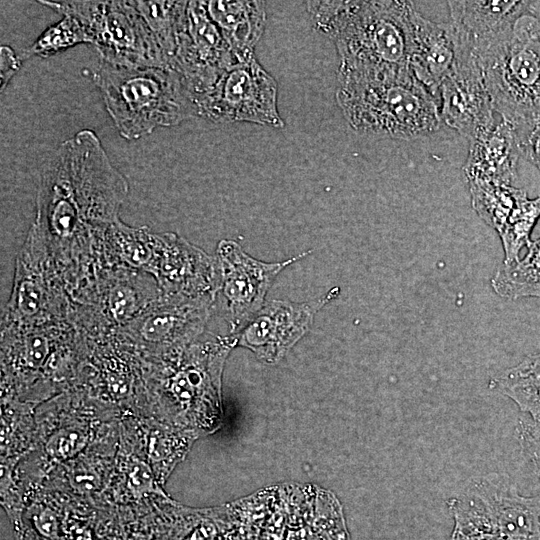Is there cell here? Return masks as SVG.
Segmentation results:
<instances>
[{
  "instance_id": "29",
  "label": "cell",
  "mask_w": 540,
  "mask_h": 540,
  "mask_svg": "<svg viewBox=\"0 0 540 540\" xmlns=\"http://www.w3.org/2000/svg\"><path fill=\"white\" fill-rule=\"evenodd\" d=\"M34 526L45 538L53 540L58 537V519L50 509H45L34 517Z\"/></svg>"
},
{
  "instance_id": "17",
  "label": "cell",
  "mask_w": 540,
  "mask_h": 540,
  "mask_svg": "<svg viewBox=\"0 0 540 540\" xmlns=\"http://www.w3.org/2000/svg\"><path fill=\"white\" fill-rule=\"evenodd\" d=\"M456 56L453 25L434 22L415 10L409 67L414 76L440 101L439 89Z\"/></svg>"
},
{
  "instance_id": "5",
  "label": "cell",
  "mask_w": 540,
  "mask_h": 540,
  "mask_svg": "<svg viewBox=\"0 0 540 540\" xmlns=\"http://www.w3.org/2000/svg\"><path fill=\"white\" fill-rule=\"evenodd\" d=\"M480 63L494 111L515 131L540 121V34L529 13Z\"/></svg>"
},
{
  "instance_id": "4",
  "label": "cell",
  "mask_w": 540,
  "mask_h": 540,
  "mask_svg": "<svg viewBox=\"0 0 540 540\" xmlns=\"http://www.w3.org/2000/svg\"><path fill=\"white\" fill-rule=\"evenodd\" d=\"M94 80L119 134L127 140L198 115L181 76L171 67L133 68L102 62Z\"/></svg>"
},
{
  "instance_id": "20",
  "label": "cell",
  "mask_w": 540,
  "mask_h": 540,
  "mask_svg": "<svg viewBox=\"0 0 540 540\" xmlns=\"http://www.w3.org/2000/svg\"><path fill=\"white\" fill-rule=\"evenodd\" d=\"M489 386L510 398L521 412L540 420V351L493 377Z\"/></svg>"
},
{
  "instance_id": "31",
  "label": "cell",
  "mask_w": 540,
  "mask_h": 540,
  "mask_svg": "<svg viewBox=\"0 0 540 540\" xmlns=\"http://www.w3.org/2000/svg\"><path fill=\"white\" fill-rule=\"evenodd\" d=\"M529 14L532 15L536 20L540 34V0L529 1Z\"/></svg>"
},
{
  "instance_id": "6",
  "label": "cell",
  "mask_w": 540,
  "mask_h": 540,
  "mask_svg": "<svg viewBox=\"0 0 540 540\" xmlns=\"http://www.w3.org/2000/svg\"><path fill=\"white\" fill-rule=\"evenodd\" d=\"M447 507L455 528L500 540H540V494H519L505 475L470 478Z\"/></svg>"
},
{
  "instance_id": "1",
  "label": "cell",
  "mask_w": 540,
  "mask_h": 540,
  "mask_svg": "<svg viewBox=\"0 0 540 540\" xmlns=\"http://www.w3.org/2000/svg\"><path fill=\"white\" fill-rule=\"evenodd\" d=\"M128 192L99 138L81 130L64 141L42 173L33 225L41 233L69 294L96 269L108 228Z\"/></svg>"
},
{
  "instance_id": "2",
  "label": "cell",
  "mask_w": 540,
  "mask_h": 540,
  "mask_svg": "<svg viewBox=\"0 0 540 540\" xmlns=\"http://www.w3.org/2000/svg\"><path fill=\"white\" fill-rule=\"evenodd\" d=\"M315 28L335 44L338 76L410 69L412 1H310Z\"/></svg>"
},
{
  "instance_id": "3",
  "label": "cell",
  "mask_w": 540,
  "mask_h": 540,
  "mask_svg": "<svg viewBox=\"0 0 540 540\" xmlns=\"http://www.w3.org/2000/svg\"><path fill=\"white\" fill-rule=\"evenodd\" d=\"M337 79V104L360 134L408 140L434 133L443 123L439 99L411 69Z\"/></svg>"
},
{
  "instance_id": "10",
  "label": "cell",
  "mask_w": 540,
  "mask_h": 540,
  "mask_svg": "<svg viewBox=\"0 0 540 540\" xmlns=\"http://www.w3.org/2000/svg\"><path fill=\"white\" fill-rule=\"evenodd\" d=\"M235 60L204 1H188L186 25L169 66L181 76L197 114L201 103Z\"/></svg>"
},
{
  "instance_id": "12",
  "label": "cell",
  "mask_w": 540,
  "mask_h": 540,
  "mask_svg": "<svg viewBox=\"0 0 540 540\" xmlns=\"http://www.w3.org/2000/svg\"><path fill=\"white\" fill-rule=\"evenodd\" d=\"M216 261L183 237L160 233L155 234L152 257L144 272L156 280L163 296L214 301L220 290Z\"/></svg>"
},
{
  "instance_id": "27",
  "label": "cell",
  "mask_w": 540,
  "mask_h": 540,
  "mask_svg": "<svg viewBox=\"0 0 540 540\" xmlns=\"http://www.w3.org/2000/svg\"><path fill=\"white\" fill-rule=\"evenodd\" d=\"M515 133L521 156L540 170V121Z\"/></svg>"
},
{
  "instance_id": "14",
  "label": "cell",
  "mask_w": 540,
  "mask_h": 540,
  "mask_svg": "<svg viewBox=\"0 0 540 540\" xmlns=\"http://www.w3.org/2000/svg\"><path fill=\"white\" fill-rule=\"evenodd\" d=\"M331 289L313 303L272 300L234 337L237 345L250 349L268 363H276L309 330L314 315L338 292Z\"/></svg>"
},
{
  "instance_id": "18",
  "label": "cell",
  "mask_w": 540,
  "mask_h": 540,
  "mask_svg": "<svg viewBox=\"0 0 540 540\" xmlns=\"http://www.w3.org/2000/svg\"><path fill=\"white\" fill-rule=\"evenodd\" d=\"M463 166L467 183L485 182L512 185L521 156L513 127L501 120L470 140Z\"/></svg>"
},
{
  "instance_id": "21",
  "label": "cell",
  "mask_w": 540,
  "mask_h": 540,
  "mask_svg": "<svg viewBox=\"0 0 540 540\" xmlns=\"http://www.w3.org/2000/svg\"><path fill=\"white\" fill-rule=\"evenodd\" d=\"M491 287L502 298H540V237L532 240L524 257L504 264L491 279Z\"/></svg>"
},
{
  "instance_id": "13",
  "label": "cell",
  "mask_w": 540,
  "mask_h": 540,
  "mask_svg": "<svg viewBox=\"0 0 540 540\" xmlns=\"http://www.w3.org/2000/svg\"><path fill=\"white\" fill-rule=\"evenodd\" d=\"M453 67L440 85L442 121L469 140L495 123L482 65L455 32Z\"/></svg>"
},
{
  "instance_id": "19",
  "label": "cell",
  "mask_w": 540,
  "mask_h": 540,
  "mask_svg": "<svg viewBox=\"0 0 540 540\" xmlns=\"http://www.w3.org/2000/svg\"><path fill=\"white\" fill-rule=\"evenodd\" d=\"M235 59L254 54L266 24L263 1H204Z\"/></svg>"
},
{
  "instance_id": "7",
  "label": "cell",
  "mask_w": 540,
  "mask_h": 540,
  "mask_svg": "<svg viewBox=\"0 0 540 540\" xmlns=\"http://www.w3.org/2000/svg\"><path fill=\"white\" fill-rule=\"evenodd\" d=\"M84 24L102 62L124 67H169L156 38L131 1H39Z\"/></svg>"
},
{
  "instance_id": "28",
  "label": "cell",
  "mask_w": 540,
  "mask_h": 540,
  "mask_svg": "<svg viewBox=\"0 0 540 540\" xmlns=\"http://www.w3.org/2000/svg\"><path fill=\"white\" fill-rule=\"evenodd\" d=\"M20 58L17 57L14 51L8 46L0 48V78L1 91L6 87L11 77L20 67Z\"/></svg>"
},
{
  "instance_id": "9",
  "label": "cell",
  "mask_w": 540,
  "mask_h": 540,
  "mask_svg": "<svg viewBox=\"0 0 540 540\" xmlns=\"http://www.w3.org/2000/svg\"><path fill=\"white\" fill-rule=\"evenodd\" d=\"M198 115L213 122L284 127L277 106V83L254 54L235 60L201 103Z\"/></svg>"
},
{
  "instance_id": "23",
  "label": "cell",
  "mask_w": 540,
  "mask_h": 540,
  "mask_svg": "<svg viewBox=\"0 0 540 540\" xmlns=\"http://www.w3.org/2000/svg\"><path fill=\"white\" fill-rule=\"evenodd\" d=\"M468 186L473 209L498 235L527 194L525 190L508 184L470 182Z\"/></svg>"
},
{
  "instance_id": "15",
  "label": "cell",
  "mask_w": 540,
  "mask_h": 540,
  "mask_svg": "<svg viewBox=\"0 0 540 540\" xmlns=\"http://www.w3.org/2000/svg\"><path fill=\"white\" fill-rule=\"evenodd\" d=\"M212 303L207 299L161 295L137 318L117 331L140 344L182 348L201 335Z\"/></svg>"
},
{
  "instance_id": "30",
  "label": "cell",
  "mask_w": 540,
  "mask_h": 540,
  "mask_svg": "<svg viewBox=\"0 0 540 540\" xmlns=\"http://www.w3.org/2000/svg\"><path fill=\"white\" fill-rule=\"evenodd\" d=\"M448 540H500V539L492 535L466 531V530L453 527L452 533Z\"/></svg>"
},
{
  "instance_id": "26",
  "label": "cell",
  "mask_w": 540,
  "mask_h": 540,
  "mask_svg": "<svg viewBox=\"0 0 540 540\" xmlns=\"http://www.w3.org/2000/svg\"><path fill=\"white\" fill-rule=\"evenodd\" d=\"M515 433L522 452L531 462L540 481V420L520 418Z\"/></svg>"
},
{
  "instance_id": "22",
  "label": "cell",
  "mask_w": 540,
  "mask_h": 540,
  "mask_svg": "<svg viewBox=\"0 0 540 540\" xmlns=\"http://www.w3.org/2000/svg\"><path fill=\"white\" fill-rule=\"evenodd\" d=\"M131 4L147 23L170 65L186 25L188 1H131Z\"/></svg>"
},
{
  "instance_id": "25",
  "label": "cell",
  "mask_w": 540,
  "mask_h": 540,
  "mask_svg": "<svg viewBox=\"0 0 540 540\" xmlns=\"http://www.w3.org/2000/svg\"><path fill=\"white\" fill-rule=\"evenodd\" d=\"M79 43H91L89 33L81 20L65 14L61 21L48 28L32 46L25 49L19 58L24 60L35 55L49 57Z\"/></svg>"
},
{
  "instance_id": "11",
  "label": "cell",
  "mask_w": 540,
  "mask_h": 540,
  "mask_svg": "<svg viewBox=\"0 0 540 540\" xmlns=\"http://www.w3.org/2000/svg\"><path fill=\"white\" fill-rule=\"evenodd\" d=\"M309 253L303 252L282 262L267 263L248 255L233 240L224 239L218 243L219 291L225 301L231 336L237 335L262 309L276 276Z\"/></svg>"
},
{
  "instance_id": "8",
  "label": "cell",
  "mask_w": 540,
  "mask_h": 540,
  "mask_svg": "<svg viewBox=\"0 0 540 540\" xmlns=\"http://www.w3.org/2000/svg\"><path fill=\"white\" fill-rule=\"evenodd\" d=\"M72 312V298L49 246L32 225L16 259L13 288L1 327L66 319Z\"/></svg>"
},
{
  "instance_id": "16",
  "label": "cell",
  "mask_w": 540,
  "mask_h": 540,
  "mask_svg": "<svg viewBox=\"0 0 540 540\" xmlns=\"http://www.w3.org/2000/svg\"><path fill=\"white\" fill-rule=\"evenodd\" d=\"M447 6L457 36L479 61L507 41L519 18L529 13V1L453 0Z\"/></svg>"
},
{
  "instance_id": "24",
  "label": "cell",
  "mask_w": 540,
  "mask_h": 540,
  "mask_svg": "<svg viewBox=\"0 0 540 540\" xmlns=\"http://www.w3.org/2000/svg\"><path fill=\"white\" fill-rule=\"evenodd\" d=\"M540 218V196L530 199L526 194L511 214L499 234L504 250V264L515 262L519 253L531 243V233Z\"/></svg>"
}]
</instances>
